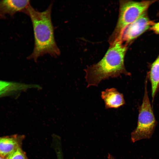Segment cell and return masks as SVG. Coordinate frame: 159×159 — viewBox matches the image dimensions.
Here are the masks:
<instances>
[{"label": "cell", "instance_id": "11", "mask_svg": "<svg viewBox=\"0 0 159 159\" xmlns=\"http://www.w3.org/2000/svg\"><path fill=\"white\" fill-rule=\"evenodd\" d=\"M5 158L6 159H28L21 147L18 148Z\"/></svg>", "mask_w": 159, "mask_h": 159}, {"label": "cell", "instance_id": "3", "mask_svg": "<svg viewBox=\"0 0 159 159\" xmlns=\"http://www.w3.org/2000/svg\"><path fill=\"white\" fill-rule=\"evenodd\" d=\"M156 1L137 2L130 0L120 1L119 16L117 25L110 39V44L120 41L125 28L147 11Z\"/></svg>", "mask_w": 159, "mask_h": 159}, {"label": "cell", "instance_id": "10", "mask_svg": "<svg viewBox=\"0 0 159 159\" xmlns=\"http://www.w3.org/2000/svg\"><path fill=\"white\" fill-rule=\"evenodd\" d=\"M147 77L151 84L153 102L159 89V55L153 63Z\"/></svg>", "mask_w": 159, "mask_h": 159}, {"label": "cell", "instance_id": "1", "mask_svg": "<svg viewBox=\"0 0 159 159\" xmlns=\"http://www.w3.org/2000/svg\"><path fill=\"white\" fill-rule=\"evenodd\" d=\"M52 5L50 4L46 10L40 12L30 4L24 12L31 20L34 34V48L32 53L27 57L28 59L37 62L39 57L44 54L55 57L60 54L55 40L52 21Z\"/></svg>", "mask_w": 159, "mask_h": 159}, {"label": "cell", "instance_id": "6", "mask_svg": "<svg viewBox=\"0 0 159 159\" xmlns=\"http://www.w3.org/2000/svg\"><path fill=\"white\" fill-rule=\"evenodd\" d=\"M31 88L41 90L42 87L38 85L26 84L0 80V98L7 96L18 95L21 92Z\"/></svg>", "mask_w": 159, "mask_h": 159}, {"label": "cell", "instance_id": "9", "mask_svg": "<svg viewBox=\"0 0 159 159\" xmlns=\"http://www.w3.org/2000/svg\"><path fill=\"white\" fill-rule=\"evenodd\" d=\"M21 137L15 135L0 137V155L5 158L20 147Z\"/></svg>", "mask_w": 159, "mask_h": 159}, {"label": "cell", "instance_id": "4", "mask_svg": "<svg viewBox=\"0 0 159 159\" xmlns=\"http://www.w3.org/2000/svg\"><path fill=\"white\" fill-rule=\"evenodd\" d=\"M147 80L146 78L143 102L139 108L137 126L131 133V140L133 143L142 139L150 138L157 124L148 97Z\"/></svg>", "mask_w": 159, "mask_h": 159}, {"label": "cell", "instance_id": "13", "mask_svg": "<svg viewBox=\"0 0 159 159\" xmlns=\"http://www.w3.org/2000/svg\"><path fill=\"white\" fill-rule=\"evenodd\" d=\"M107 158L108 159H116L110 153L108 154Z\"/></svg>", "mask_w": 159, "mask_h": 159}, {"label": "cell", "instance_id": "5", "mask_svg": "<svg viewBox=\"0 0 159 159\" xmlns=\"http://www.w3.org/2000/svg\"><path fill=\"white\" fill-rule=\"evenodd\" d=\"M154 23L149 19L146 11L125 28L120 41L122 43L125 42V44L127 46V44L151 28Z\"/></svg>", "mask_w": 159, "mask_h": 159}, {"label": "cell", "instance_id": "14", "mask_svg": "<svg viewBox=\"0 0 159 159\" xmlns=\"http://www.w3.org/2000/svg\"><path fill=\"white\" fill-rule=\"evenodd\" d=\"M0 159H6V158L1 155H0Z\"/></svg>", "mask_w": 159, "mask_h": 159}, {"label": "cell", "instance_id": "8", "mask_svg": "<svg viewBox=\"0 0 159 159\" xmlns=\"http://www.w3.org/2000/svg\"><path fill=\"white\" fill-rule=\"evenodd\" d=\"M101 97L105 109L118 108L125 104L123 95L114 88H107L101 92Z\"/></svg>", "mask_w": 159, "mask_h": 159}, {"label": "cell", "instance_id": "12", "mask_svg": "<svg viewBox=\"0 0 159 159\" xmlns=\"http://www.w3.org/2000/svg\"><path fill=\"white\" fill-rule=\"evenodd\" d=\"M150 28L155 33L159 34V22L154 23Z\"/></svg>", "mask_w": 159, "mask_h": 159}, {"label": "cell", "instance_id": "2", "mask_svg": "<svg viewBox=\"0 0 159 159\" xmlns=\"http://www.w3.org/2000/svg\"><path fill=\"white\" fill-rule=\"evenodd\" d=\"M127 50V46L120 41L110 44L105 55L100 61L87 66L84 69L87 87H97L102 80L117 77L122 74L130 75L131 73L126 70L124 65Z\"/></svg>", "mask_w": 159, "mask_h": 159}, {"label": "cell", "instance_id": "7", "mask_svg": "<svg viewBox=\"0 0 159 159\" xmlns=\"http://www.w3.org/2000/svg\"><path fill=\"white\" fill-rule=\"evenodd\" d=\"M30 4V0L0 1V19L6 18V15L12 16L16 13H24Z\"/></svg>", "mask_w": 159, "mask_h": 159}]
</instances>
